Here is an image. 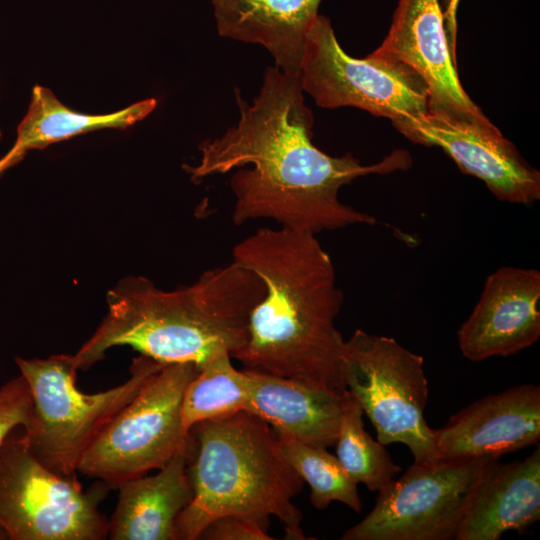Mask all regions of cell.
Masks as SVG:
<instances>
[{"label": "cell", "instance_id": "1", "mask_svg": "<svg viewBox=\"0 0 540 540\" xmlns=\"http://www.w3.org/2000/svg\"><path fill=\"white\" fill-rule=\"evenodd\" d=\"M299 75L267 67L258 95L245 101L235 88L238 123L204 141L197 165L184 169L194 182L234 171L232 221L270 219L280 227L317 235L377 220L339 199L340 189L371 174L407 170L405 150L363 165L351 154L330 156L312 142L313 114L305 104Z\"/></svg>", "mask_w": 540, "mask_h": 540}, {"label": "cell", "instance_id": "2", "mask_svg": "<svg viewBox=\"0 0 540 540\" xmlns=\"http://www.w3.org/2000/svg\"><path fill=\"white\" fill-rule=\"evenodd\" d=\"M232 261L265 286L250 314L246 342L232 358L245 370L342 393L345 340L335 320L343 293L316 235L259 228L233 247Z\"/></svg>", "mask_w": 540, "mask_h": 540}, {"label": "cell", "instance_id": "3", "mask_svg": "<svg viewBox=\"0 0 540 540\" xmlns=\"http://www.w3.org/2000/svg\"><path fill=\"white\" fill-rule=\"evenodd\" d=\"M264 293L259 276L234 261L172 291L142 276L122 278L107 293V314L73 355L76 366L87 370L122 345L198 369L219 354L233 357L246 342L250 314Z\"/></svg>", "mask_w": 540, "mask_h": 540}, {"label": "cell", "instance_id": "4", "mask_svg": "<svg viewBox=\"0 0 540 540\" xmlns=\"http://www.w3.org/2000/svg\"><path fill=\"white\" fill-rule=\"evenodd\" d=\"M194 458L187 463L192 498L176 520L177 540H196L224 515L267 526L284 525L287 539H306L303 516L293 499L304 481L284 457L273 428L248 411L195 424L189 431Z\"/></svg>", "mask_w": 540, "mask_h": 540}, {"label": "cell", "instance_id": "5", "mask_svg": "<svg viewBox=\"0 0 540 540\" xmlns=\"http://www.w3.org/2000/svg\"><path fill=\"white\" fill-rule=\"evenodd\" d=\"M15 362L32 398L30 423L23 428L26 441L45 466L66 477L76 475L83 453L99 431L165 364L140 354L125 382L86 394L77 388L73 355L16 357Z\"/></svg>", "mask_w": 540, "mask_h": 540}, {"label": "cell", "instance_id": "6", "mask_svg": "<svg viewBox=\"0 0 540 540\" xmlns=\"http://www.w3.org/2000/svg\"><path fill=\"white\" fill-rule=\"evenodd\" d=\"M109 485L84 492L76 475H59L30 449L23 427L0 447V540H102L109 521L98 510Z\"/></svg>", "mask_w": 540, "mask_h": 540}, {"label": "cell", "instance_id": "7", "mask_svg": "<svg viewBox=\"0 0 540 540\" xmlns=\"http://www.w3.org/2000/svg\"><path fill=\"white\" fill-rule=\"evenodd\" d=\"M342 378L381 444L406 445L415 463L438 461L424 417L428 381L422 356L393 337L357 329L345 340Z\"/></svg>", "mask_w": 540, "mask_h": 540}, {"label": "cell", "instance_id": "8", "mask_svg": "<svg viewBox=\"0 0 540 540\" xmlns=\"http://www.w3.org/2000/svg\"><path fill=\"white\" fill-rule=\"evenodd\" d=\"M192 363L164 364L99 431L83 453L77 472L109 485L163 467L188 448L181 404L198 373Z\"/></svg>", "mask_w": 540, "mask_h": 540}, {"label": "cell", "instance_id": "9", "mask_svg": "<svg viewBox=\"0 0 540 540\" xmlns=\"http://www.w3.org/2000/svg\"><path fill=\"white\" fill-rule=\"evenodd\" d=\"M299 79L322 108L356 107L392 123L428 110V90L414 72L370 54L347 55L330 20L320 14L306 37Z\"/></svg>", "mask_w": 540, "mask_h": 540}, {"label": "cell", "instance_id": "10", "mask_svg": "<svg viewBox=\"0 0 540 540\" xmlns=\"http://www.w3.org/2000/svg\"><path fill=\"white\" fill-rule=\"evenodd\" d=\"M499 458L413 463L378 491L375 506L342 540L455 539L469 495L484 469Z\"/></svg>", "mask_w": 540, "mask_h": 540}, {"label": "cell", "instance_id": "11", "mask_svg": "<svg viewBox=\"0 0 540 540\" xmlns=\"http://www.w3.org/2000/svg\"><path fill=\"white\" fill-rule=\"evenodd\" d=\"M415 144L440 147L499 200L529 205L540 199V173L483 114L428 108L392 123Z\"/></svg>", "mask_w": 540, "mask_h": 540}, {"label": "cell", "instance_id": "12", "mask_svg": "<svg viewBox=\"0 0 540 540\" xmlns=\"http://www.w3.org/2000/svg\"><path fill=\"white\" fill-rule=\"evenodd\" d=\"M540 337V271L505 266L485 280L479 300L457 331L468 360L514 355Z\"/></svg>", "mask_w": 540, "mask_h": 540}, {"label": "cell", "instance_id": "13", "mask_svg": "<svg viewBox=\"0 0 540 540\" xmlns=\"http://www.w3.org/2000/svg\"><path fill=\"white\" fill-rule=\"evenodd\" d=\"M438 461L502 455L540 440V387L521 384L483 397L433 429Z\"/></svg>", "mask_w": 540, "mask_h": 540}, {"label": "cell", "instance_id": "14", "mask_svg": "<svg viewBox=\"0 0 540 540\" xmlns=\"http://www.w3.org/2000/svg\"><path fill=\"white\" fill-rule=\"evenodd\" d=\"M370 55L414 72L428 90V108L481 111L459 80L440 0H398L385 39Z\"/></svg>", "mask_w": 540, "mask_h": 540}, {"label": "cell", "instance_id": "15", "mask_svg": "<svg viewBox=\"0 0 540 540\" xmlns=\"http://www.w3.org/2000/svg\"><path fill=\"white\" fill-rule=\"evenodd\" d=\"M540 519V448L525 459L490 463L473 487L456 540H498Z\"/></svg>", "mask_w": 540, "mask_h": 540}, {"label": "cell", "instance_id": "16", "mask_svg": "<svg viewBox=\"0 0 540 540\" xmlns=\"http://www.w3.org/2000/svg\"><path fill=\"white\" fill-rule=\"evenodd\" d=\"M322 0H211L219 35L262 45L285 73L299 75Z\"/></svg>", "mask_w": 540, "mask_h": 540}, {"label": "cell", "instance_id": "17", "mask_svg": "<svg viewBox=\"0 0 540 540\" xmlns=\"http://www.w3.org/2000/svg\"><path fill=\"white\" fill-rule=\"evenodd\" d=\"M187 463L188 448L172 457L158 473L119 483L117 505L109 521V538L177 540L176 520L193 495Z\"/></svg>", "mask_w": 540, "mask_h": 540}, {"label": "cell", "instance_id": "18", "mask_svg": "<svg viewBox=\"0 0 540 540\" xmlns=\"http://www.w3.org/2000/svg\"><path fill=\"white\" fill-rule=\"evenodd\" d=\"M246 371L250 377V397L245 411L306 444L323 448L336 444L343 392Z\"/></svg>", "mask_w": 540, "mask_h": 540}, {"label": "cell", "instance_id": "19", "mask_svg": "<svg viewBox=\"0 0 540 540\" xmlns=\"http://www.w3.org/2000/svg\"><path fill=\"white\" fill-rule=\"evenodd\" d=\"M156 105V99L149 98L109 114H83L65 106L50 89L35 85L15 145L27 152L97 129H126L146 118Z\"/></svg>", "mask_w": 540, "mask_h": 540}, {"label": "cell", "instance_id": "20", "mask_svg": "<svg viewBox=\"0 0 540 540\" xmlns=\"http://www.w3.org/2000/svg\"><path fill=\"white\" fill-rule=\"evenodd\" d=\"M229 353L219 354L198 370L187 384L181 404L186 434L197 423L245 411L250 397V377L237 370Z\"/></svg>", "mask_w": 540, "mask_h": 540}, {"label": "cell", "instance_id": "21", "mask_svg": "<svg viewBox=\"0 0 540 540\" xmlns=\"http://www.w3.org/2000/svg\"><path fill=\"white\" fill-rule=\"evenodd\" d=\"M364 412L346 389L342 393V413L336 451L339 462L355 483L370 491H380L401 472L385 445L374 440L364 429Z\"/></svg>", "mask_w": 540, "mask_h": 540}, {"label": "cell", "instance_id": "22", "mask_svg": "<svg viewBox=\"0 0 540 540\" xmlns=\"http://www.w3.org/2000/svg\"><path fill=\"white\" fill-rule=\"evenodd\" d=\"M274 431L284 457L310 486L313 507L322 510L332 501H338L357 513L361 512L363 505L357 483L350 478L336 456L326 448L301 442L284 431Z\"/></svg>", "mask_w": 540, "mask_h": 540}, {"label": "cell", "instance_id": "23", "mask_svg": "<svg viewBox=\"0 0 540 540\" xmlns=\"http://www.w3.org/2000/svg\"><path fill=\"white\" fill-rule=\"evenodd\" d=\"M32 398L25 379L20 375L0 387V447L17 427H28Z\"/></svg>", "mask_w": 540, "mask_h": 540}, {"label": "cell", "instance_id": "24", "mask_svg": "<svg viewBox=\"0 0 540 540\" xmlns=\"http://www.w3.org/2000/svg\"><path fill=\"white\" fill-rule=\"evenodd\" d=\"M265 525L238 515H224L211 521L199 536L206 540H273Z\"/></svg>", "mask_w": 540, "mask_h": 540}, {"label": "cell", "instance_id": "25", "mask_svg": "<svg viewBox=\"0 0 540 540\" xmlns=\"http://www.w3.org/2000/svg\"><path fill=\"white\" fill-rule=\"evenodd\" d=\"M460 0H440L451 52L456 58L457 10Z\"/></svg>", "mask_w": 540, "mask_h": 540}, {"label": "cell", "instance_id": "26", "mask_svg": "<svg viewBox=\"0 0 540 540\" xmlns=\"http://www.w3.org/2000/svg\"><path fill=\"white\" fill-rule=\"evenodd\" d=\"M25 153V150L14 144L13 147L0 159V174L18 163L24 157Z\"/></svg>", "mask_w": 540, "mask_h": 540}, {"label": "cell", "instance_id": "27", "mask_svg": "<svg viewBox=\"0 0 540 540\" xmlns=\"http://www.w3.org/2000/svg\"><path fill=\"white\" fill-rule=\"evenodd\" d=\"M0 136H1V131H0Z\"/></svg>", "mask_w": 540, "mask_h": 540}]
</instances>
